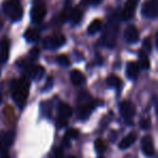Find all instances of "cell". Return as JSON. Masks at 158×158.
Returning a JSON list of instances; mask_svg holds the SVG:
<instances>
[{"mask_svg": "<svg viewBox=\"0 0 158 158\" xmlns=\"http://www.w3.org/2000/svg\"><path fill=\"white\" fill-rule=\"evenodd\" d=\"M29 79H27L26 77H21L19 79H14L11 82V95L13 98L14 102L18 104L19 107H23L26 103L27 97L29 93Z\"/></svg>", "mask_w": 158, "mask_h": 158, "instance_id": "obj_1", "label": "cell"}, {"mask_svg": "<svg viewBox=\"0 0 158 158\" xmlns=\"http://www.w3.org/2000/svg\"><path fill=\"white\" fill-rule=\"evenodd\" d=\"M118 20L116 15H113L108 19L107 25H106L105 31L103 34L104 44L108 48H114L116 46L117 34H118Z\"/></svg>", "mask_w": 158, "mask_h": 158, "instance_id": "obj_2", "label": "cell"}, {"mask_svg": "<svg viewBox=\"0 0 158 158\" xmlns=\"http://www.w3.org/2000/svg\"><path fill=\"white\" fill-rule=\"evenodd\" d=\"M5 14L13 22H18L23 16V8L20 0H7L2 6Z\"/></svg>", "mask_w": 158, "mask_h": 158, "instance_id": "obj_3", "label": "cell"}, {"mask_svg": "<svg viewBox=\"0 0 158 158\" xmlns=\"http://www.w3.org/2000/svg\"><path fill=\"white\" fill-rule=\"evenodd\" d=\"M47 14V8L41 0H33V7L31 11V18L33 23H40Z\"/></svg>", "mask_w": 158, "mask_h": 158, "instance_id": "obj_4", "label": "cell"}, {"mask_svg": "<svg viewBox=\"0 0 158 158\" xmlns=\"http://www.w3.org/2000/svg\"><path fill=\"white\" fill-rule=\"evenodd\" d=\"M119 110H120V114L123 116V118L127 121L128 123H133V117L135 115V106L132 102L125 100L120 103L119 105Z\"/></svg>", "mask_w": 158, "mask_h": 158, "instance_id": "obj_5", "label": "cell"}, {"mask_svg": "<svg viewBox=\"0 0 158 158\" xmlns=\"http://www.w3.org/2000/svg\"><path fill=\"white\" fill-rule=\"evenodd\" d=\"M73 115V108L67 103H61L59 106V117L56 119V125L59 128H63L67 125V120Z\"/></svg>", "mask_w": 158, "mask_h": 158, "instance_id": "obj_6", "label": "cell"}, {"mask_svg": "<svg viewBox=\"0 0 158 158\" xmlns=\"http://www.w3.org/2000/svg\"><path fill=\"white\" fill-rule=\"evenodd\" d=\"M95 106H97V102L91 101V99L87 100L86 102H82L81 105L78 106V118L81 120H87L90 117Z\"/></svg>", "mask_w": 158, "mask_h": 158, "instance_id": "obj_7", "label": "cell"}, {"mask_svg": "<svg viewBox=\"0 0 158 158\" xmlns=\"http://www.w3.org/2000/svg\"><path fill=\"white\" fill-rule=\"evenodd\" d=\"M143 16L147 19H156L158 15V0H148L142 7Z\"/></svg>", "mask_w": 158, "mask_h": 158, "instance_id": "obj_8", "label": "cell"}, {"mask_svg": "<svg viewBox=\"0 0 158 158\" xmlns=\"http://www.w3.org/2000/svg\"><path fill=\"white\" fill-rule=\"evenodd\" d=\"M66 42V38L64 35H53V36H49L44 39V47L46 49H57L60 47L64 46V44Z\"/></svg>", "mask_w": 158, "mask_h": 158, "instance_id": "obj_9", "label": "cell"}, {"mask_svg": "<svg viewBox=\"0 0 158 158\" xmlns=\"http://www.w3.org/2000/svg\"><path fill=\"white\" fill-rule=\"evenodd\" d=\"M15 133L13 131H7L0 134V156L7 153L8 148L12 145Z\"/></svg>", "mask_w": 158, "mask_h": 158, "instance_id": "obj_10", "label": "cell"}, {"mask_svg": "<svg viewBox=\"0 0 158 158\" xmlns=\"http://www.w3.org/2000/svg\"><path fill=\"white\" fill-rule=\"evenodd\" d=\"M138 3H139V0H127L125 7H123V13H121L123 20L128 21L130 19H132V16L135 13V9Z\"/></svg>", "mask_w": 158, "mask_h": 158, "instance_id": "obj_11", "label": "cell"}, {"mask_svg": "<svg viewBox=\"0 0 158 158\" xmlns=\"http://www.w3.org/2000/svg\"><path fill=\"white\" fill-rule=\"evenodd\" d=\"M141 146H142V151L147 157H153L155 154V147H154L153 138L151 135H145L142 139L141 142Z\"/></svg>", "mask_w": 158, "mask_h": 158, "instance_id": "obj_12", "label": "cell"}, {"mask_svg": "<svg viewBox=\"0 0 158 158\" xmlns=\"http://www.w3.org/2000/svg\"><path fill=\"white\" fill-rule=\"evenodd\" d=\"M139 38H140V35H139V31L136 29V27L133 25H129L125 31V39L129 44H135Z\"/></svg>", "mask_w": 158, "mask_h": 158, "instance_id": "obj_13", "label": "cell"}, {"mask_svg": "<svg viewBox=\"0 0 158 158\" xmlns=\"http://www.w3.org/2000/svg\"><path fill=\"white\" fill-rule=\"evenodd\" d=\"M10 42L7 38L0 41V64H5L9 59Z\"/></svg>", "mask_w": 158, "mask_h": 158, "instance_id": "obj_14", "label": "cell"}, {"mask_svg": "<svg viewBox=\"0 0 158 158\" xmlns=\"http://www.w3.org/2000/svg\"><path fill=\"white\" fill-rule=\"evenodd\" d=\"M70 81L75 85V86H81L86 81V77L80 70L74 69L70 72Z\"/></svg>", "mask_w": 158, "mask_h": 158, "instance_id": "obj_15", "label": "cell"}, {"mask_svg": "<svg viewBox=\"0 0 158 158\" xmlns=\"http://www.w3.org/2000/svg\"><path fill=\"white\" fill-rule=\"evenodd\" d=\"M136 136L138 135H136V133H134V132H131V133H129L128 135H126L125 138L121 140V142L119 143V148H121V149L129 148V147L135 142Z\"/></svg>", "mask_w": 158, "mask_h": 158, "instance_id": "obj_16", "label": "cell"}, {"mask_svg": "<svg viewBox=\"0 0 158 158\" xmlns=\"http://www.w3.org/2000/svg\"><path fill=\"white\" fill-rule=\"evenodd\" d=\"M139 73H140V67H139L136 63L129 62L127 64V76L130 79H135L139 76Z\"/></svg>", "mask_w": 158, "mask_h": 158, "instance_id": "obj_17", "label": "cell"}, {"mask_svg": "<svg viewBox=\"0 0 158 158\" xmlns=\"http://www.w3.org/2000/svg\"><path fill=\"white\" fill-rule=\"evenodd\" d=\"M69 19H70V21H72L73 24H75V25L79 24L82 19V10L79 7H75L74 9L70 11Z\"/></svg>", "mask_w": 158, "mask_h": 158, "instance_id": "obj_18", "label": "cell"}, {"mask_svg": "<svg viewBox=\"0 0 158 158\" xmlns=\"http://www.w3.org/2000/svg\"><path fill=\"white\" fill-rule=\"evenodd\" d=\"M24 37L27 41L29 42H36L40 37L39 31H37L36 28H28L24 34Z\"/></svg>", "mask_w": 158, "mask_h": 158, "instance_id": "obj_19", "label": "cell"}, {"mask_svg": "<svg viewBox=\"0 0 158 158\" xmlns=\"http://www.w3.org/2000/svg\"><path fill=\"white\" fill-rule=\"evenodd\" d=\"M102 25H103V23H102V21L100 20V19L93 20L88 26V34L89 35H94V34H97L98 31H101Z\"/></svg>", "mask_w": 158, "mask_h": 158, "instance_id": "obj_20", "label": "cell"}, {"mask_svg": "<svg viewBox=\"0 0 158 158\" xmlns=\"http://www.w3.org/2000/svg\"><path fill=\"white\" fill-rule=\"evenodd\" d=\"M44 68L40 65L34 66L33 68L31 69V76L33 77L35 80H41L44 76Z\"/></svg>", "mask_w": 158, "mask_h": 158, "instance_id": "obj_21", "label": "cell"}, {"mask_svg": "<svg viewBox=\"0 0 158 158\" xmlns=\"http://www.w3.org/2000/svg\"><path fill=\"white\" fill-rule=\"evenodd\" d=\"M106 84H107L108 87H112V88H119L123 85V81L116 75H110L106 79Z\"/></svg>", "mask_w": 158, "mask_h": 158, "instance_id": "obj_22", "label": "cell"}, {"mask_svg": "<svg viewBox=\"0 0 158 158\" xmlns=\"http://www.w3.org/2000/svg\"><path fill=\"white\" fill-rule=\"evenodd\" d=\"M139 67H141L142 69H148L149 66H151V64H149V61L148 59H147L146 55H142L140 54V60H139Z\"/></svg>", "mask_w": 158, "mask_h": 158, "instance_id": "obj_23", "label": "cell"}, {"mask_svg": "<svg viewBox=\"0 0 158 158\" xmlns=\"http://www.w3.org/2000/svg\"><path fill=\"white\" fill-rule=\"evenodd\" d=\"M94 145H95V149H97L98 153L102 154V153H104V152H105L106 144L103 142V140H102V139H98V140L95 141Z\"/></svg>", "mask_w": 158, "mask_h": 158, "instance_id": "obj_24", "label": "cell"}, {"mask_svg": "<svg viewBox=\"0 0 158 158\" xmlns=\"http://www.w3.org/2000/svg\"><path fill=\"white\" fill-rule=\"evenodd\" d=\"M56 62L61 66H64V67H67V66H69V64H70L69 59H68L66 55H59V56L56 57Z\"/></svg>", "mask_w": 158, "mask_h": 158, "instance_id": "obj_25", "label": "cell"}, {"mask_svg": "<svg viewBox=\"0 0 158 158\" xmlns=\"http://www.w3.org/2000/svg\"><path fill=\"white\" fill-rule=\"evenodd\" d=\"M78 135H79V131L77 129H69L67 132H66V134H65V138L64 139H66V140H73V139H76V138H78Z\"/></svg>", "mask_w": 158, "mask_h": 158, "instance_id": "obj_26", "label": "cell"}, {"mask_svg": "<svg viewBox=\"0 0 158 158\" xmlns=\"http://www.w3.org/2000/svg\"><path fill=\"white\" fill-rule=\"evenodd\" d=\"M140 127L144 130L148 129V128L151 127V119L149 118H142L140 120Z\"/></svg>", "mask_w": 158, "mask_h": 158, "instance_id": "obj_27", "label": "cell"}, {"mask_svg": "<svg viewBox=\"0 0 158 158\" xmlns=\"http://www.w3.org/2000/svg\"><path fill=\"white\" fill-rule=\"evenodd\" d=\"M52 86H53V78H52V76H49L48 79H47L46 85H44V89H42V91H48V90H50V89L52 88Z\"/></svg>", "mask_w": 158, "mask_h": 158, "instance_id": "obj_28", "label": "cell"}, {"mask_svg": "<svg viewBox=\"0 0 158 158\" xmlns=\"http://www.w3.org/2000/svg\"><path fill=\"white\" fill-rule=\"evenodd\" d=\"M29 55H31V61H33V60H36L38 56H39V49H38L37 47L33 48V49L31 50V52H29Z\"/></svg>", "mask_w": 158, "mask_h": 158, "instance_id": "obj_29", "label": "cell"}, {"mask_svg": "<svg viewBox=\"0 0 158 158\" xmlns=\"http://www.w3.org/2000/svg\"><path fill=\"white\" fill-rule=\"evenodd\" d=\"M143 44H144V47L146 48L147 51L152 50V41H151V39H149V38H145Z\"/></svg>", "mask_w": 158, "mask_h": 158, "instance_id": "obj_30", "label": "cell"}, {"mask_svg": "<svg viewBox=\"0 0 158 158\" xmlns=\"http://www.w3.org/2000/svg\"><path fill=\"white\" fill-rule=\"evenodd\" d=\"M54 158H64L63 151L61 148H55L54 151Z\"/></svg>", "mask_w": 158, "mask_h": 158, "instance_id": "obj_31", "label": "cell"}, {"mask_svg": "<svg viewBox=\"0 0 158 158\" xmlns=\"http://www.w3.org/2000/svg\"><path fill=\"white\" fill-rule=\"evenodd\" d=\"M84 1L86 3L91 5V6H98V5H100V3H101L102 0H84Z\"/></svg>", "mask_w": 158, "mask_h": 158, "instance_id": "obj_32", "label": "cell"}, {"mask_svg": "<svg viewBox=\"0 0 158 158\" xmlns=\"http://www.w3.org/2000/svg\"><path fill=\"white\" fill-rule=\"evenodd\" d=\"M0 158H10V157L7 155V153H6V154H3V155H1V156H0Z\"/></svg>", "mask_w": 158, "mask_h": 158, "instance_id": "obj_33", "label": "cell"}, {"mask_svg": "<svg viewBox=\"0 0 158 158\" xmlns=\"http://www.w3.org/2000/svg\"><path fill=\"white\" fill-rule=\"evenodd\" d=\"M1 26H2V22H1V20H0V28H1Z\"/></svg>", "mask_w": 158, "mask_h": 158, "instance_id": "obj_34", "label": "cell"}, {"mask_svg": "<svg viewBox=\"0 0 158 158\" xmlns=\"http://www.w3.org/2000/svg\"><path fill=\"white\" fill-rule=\"evenodd\" d=\"M68 158H76V157H75V156H69Z\"/></svg>", "mask_w": 158, "mask_h": 158, "instance_id": "obj_35", "label": "cell"}, {"mask_svg": "<svg viewBox=\"0 0 158 158\" xmlns=\"http://www.w3.org/2000/svg\"><path fill=\"white\" fill-rule=\"evenodd\" d=\"M0 102H1V93H0Z\"/></svg>", "mask_w": 158, "mask_h": 158, "instance_id": "obj_36", "label": "cell"}, {"mask_svg": "<svg viewBox=\"0 0 158 158\" xmlns=\"http://www.w3.org/2000/svg\"><path fill=\"white\" fill-rule=\"evenodd\" d=\"M100 158H104V157H100Z\"/></svg>", "mask_w": 158, "mask_h": 158, "instance_id": "obj_37", "label": "cell"}]
</instances>
